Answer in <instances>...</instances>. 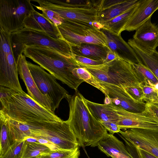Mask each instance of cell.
<instances>
[{
  "instance_id": "41",
  "label": "cell",
  "mask_w": 158,
  "mask_h": 158,
  "mask_svg": "<svg viewBox=\"0 0 158 158\" xmlns=\"http://www.w3.org/2000/svg\"><path fill=\"white\" fill-rule=\"evenodd\" d=\"M157 99H158V96H157Z\"/></svg>"
},
{
  "instance_id": "16",
  "label": "cell",
  "mask_w": 158,
  "mask_h": 158,
  "mask_svg": "<svg viewBox=\"0 0 158 158\" xmlns=\"http://www.w3.org/2000/svg\"><path fill=\"white\" fill-rule=\"evenodd\" d=\"M100 30L106 35L109 49L118 59L131 64L143 63L135 50L124 40L121 34L118 35L104 29Z\"/></svg>"
},
{
  "instance_id": "31",
  "label": "cell",
  "mask_w": 158,
  "mask_h": 158,
  "mask_svg": "<svg viewBox=\"0 0 158 158\" xmlns=\"http://www.w3.org/2000/svg\"><path fill=\"white\" fill-rule=\"evenodd\" d=\"M25 145V140H15L0 158H21Z\"/></svg>"
},
{
  "instance_id": "28",
  "label": "cell",
  "mask_w": 158,
  "mask_h": 158,
  "mask_svg": "<svg viewBox=\"0 0 158 158\" xmlns=\"http://www.w3.org/2000/svg\"><path fill=\"white\" fill-rule=\"evenodd\" d=\"M76 72L78 76L84 81L100 90L105 95L106 94V89L101 81L94 76L85 68H78Z\"/></svg>"
},
{
  "instance_id": "34",
  "label": "cell",
  "mask_w": 158,
  "mask_h": 158,
  "mask_svg": "<svg viewBox=\"0 0 158 158\" xmlns=\"http://www.w3.org/2000/svg\"><path fill=\"white\" fill-rule=\"evenodd\" d=\"M32 4L37 9L41 10L42 15L50 20L56 26H57L64 21V19L55 12L48 9L40 7L38 6Z\"/></svg>"
},
{
  "instance_id": "10",
  "label": "cell",
  "mask_w": 158,
  "mask_h": 158,
  "mask_svg": "<svg viewBox=\"0 0 158 158\" xmlns=\"http://www.w3.org/2000/svg\"><path fill=\"white\" fill-rule=\"evenodd\" d=\"M57 27L63 39L70 46L86 43L101 45L108 48L105 35L94 27L64 20Z\"/></svg>"
},
{
  "instance_id": "2",
  "label": "cell",
  "mask_w": 158,
  "mask_h": 158,
  "mask_svg": "<svg viewBox=\"0 0 158 158\" xmlns=\"http://www.w3.org/2000/svg\"><path fill=\"white\" fill-rule=\"evenodd\" d=\"M23 53L75 91L84 81L76 72L77 68L83 67L74 58L67 57L49 48L40 45L25 46Z\"/></svg>"
},
{
  "instance_id": "25",
  "label": "cell",
  "mask_w": 158,
  "mask_h": 158,
  "mask_svg": "<svg viewBox=\"0 0 158 158\" xmlns=\"http://www.w3.org/2000/svg\"><path fill=\"white\" fill-rule=\"evenodd\" d=\"M141 1L135 6L121 15L109 20L100 23L102 27V28L118 35H120L123 29L137 8Z\"/></svg>"
},
{
  "instance_id": "21",
  "label": "cell",
  "mask_w": 158,
  "mask_h": 158,
  "mask_svg": "<svg viewBox=\"0 0 158 158\" xmlns=\"http://www.w3.org/2000/svg\"><path fill=\"white\" fill-rule=\"evenodd\" d=\"M101 151L112 158H132L123 142L113 135L108 133L98 142Z\"/></svg>"
},
{
  "instance_id": "40",
  "label": "cell",
  "mask_w": 158,
  "mask_h": 158,
  "mask_svg": "<svg viewBox=\"0 0 158 158\" xmlns=\"http://www.w3.org/2000/svg\"><path fill=\"white\" fill-rule=\"evenodd\" d=\"M24 139L28 142H39L38 140L35 138L33 137H28Z\"/></svg>"
},
{
  "instance_id": "39",
  "label": "cell",
  "mask_w": 158,
  "mask_h": 158,
  "mask_svg": "<svg viewBox=\"0 0 158 158\" xmlns=\"http://www.w3.org/2000/svg\"><path fill=\"white\" fill-rule=\"evenodd\" d=\"M118 59L116 55L110 50H109L105 62L106 63L111 61L115 59Z\"/></svg>"
},
{
  "instance_id": "6",
  "label": "cell",
  "mask_w": 158,
  "mask_h": 158,
  "mask_svg": "<svg viewBox=\"0 0 158 158\" xmlns=\"http://www.w3.org/2000/svg\"><path fill=\"white\" fill-rule=\"evenodd\" d=\"M82 65L98 80L121 88L139 86L145 81L131 64L120 59L97 65Z\"/></svg>"
},
{
  "instance_id": "11",
  "label": "cell",
  "mask_w": 158,
  "mask_h": 158,
  "mask_svg": "<svg viewBox=\"0 0 158 158\" xmlns=\"http://www.w3.org/2000/svg\"><path fill=\"white\" fill-rule=\"evenodd\" d=\"M31 75L39 90L52 103V111L55 113L61 101L68 94L57 81L56 78L46 72L40 66L27 61Z\"/></svg>"
},
{
  "instance_id": "38",
  "label": "cell",
  "mask_w": 158,
  "mask_h": 158,
  "mask_svg": "<svg viewBox=\"0 0 158 158\" xmlns=\"http://www.w3.org/2000/svg\"><path fill=\"white\" fill-rule=\"evenodd\" d=\"M146 109L158 119V104L146 103Z\"/></svg>"
},
{
  "instance_id": "26",
  "label": "cell",
  "mask_w": 158,
  "mask_h": 158,
  "mask_svg": "<svg viewBox=\"0 0 158 158\" xmlns=\"http://www.w3.org/2000/svg\"><path fill=\"white\" fill-rule=\"evenodd\" d=\"M0 156H1L15 141L10 133L8 118L1 111H0Z\"/></svg>"
},
{
  "instance_id": "12",
  "label": "cell",
  "mask_w": 158,
  "mask_h": 158,
  "mask_svg": "<svg viewBox=\"0 0 158 158\" xmlns=\"http://www.w3.org/2000/svg\"><path fill=\"white\" fill-rule=\"evenodd\" d=\"M119 133L121 138L158 158V130L133 128Z\"/></svg>"
},
{
  "instance_id": "8",
  "label": "cell",
  "mask_w": 158,
  "mask_h": 158,
  "mask_svg": "<svg viewBox=\"0 0 158 158\" xmlns=\"http://www.w3.org/2000/svg\"><path fill=\"white\" fill-rule=\"evenodd\" d=\"M0 85L22 92L10 34L0 29Z\"/></svg>"
},
{
  "instance_id": "9",
  "label": "cell",
  "mask_w": 158,
  "mask_h": 158,
  "mask_svg": "<svg viewBox=\"0 0 158 158\" xmlns=\"http://www.w3.org/2000/svg\"><path fill=\"white\" fill-rule=\"evenodd\" d=\"M30 0H0V28L10 33L24 27L25 19L35 10Z\"/></svg>"
},
{
  "instance_id": "18",
  "label": "cell",
  "mask_w": 158,
  "mask_h": 158,
  "mask_svg": "<svg viewBox=\"0 0 158 158\" xmlns=\"http://www.w3.org/2000/svg\"><path fill=\"white\" fill-rule=\"evenodd\" d=\"M158 10V0H141L123 31L136 30Z\"/></svg>"
},
{
  "instance_id": "7",
  "label": "cell",
  "mask_w": 158,
  "mask_h": 158,
  "mask_svg": "<svg viewBox=\"0 0 158 158\" xmlns=\"http://www.w3.org/2000/svg\"><path fill=\"white\" fill-rule=\"evenodd\" d=\"M11 43L16 61L23 53L25 46L33 45L48 47L68 57L74 58L70 45L63 40L54 38L46 32L24 27L10 34Z\"/></svg>"
},
{
  "instance_id": "36",
  "label": "cell",
  "mask_w": 158,
  "mask_h": 158,
  "mask_svg": "<svg viewBox=\"0 0 158 158\" xmlns=\"http://www.w3.org/2000/svg\"><path fill=\"white\" fill-rule=\"evenodd\" d=\"M16 92H17L11 89L0 85V101L1 107L3 106L6 102Z\"/></svg>"
},
{
  "instance_id": "37",
  "label": "cell",
  "mask_w": 158,
  "mask_h": 158,
  "mask_svg": "<svg viewBox=\"0 0 158 158\" xmlns=\"http://www.w3.org/2000/svg\"><path fill=\"white\" fill-rule=\"evenodd\" d=\"M74 58L80 64L84 65H97L105 63L103 60H94L76 55H74Z\"/></svg>"
},
{
  "instance_id": "23",
  "label": "cell",
  "mask_w": 158,
  "mask_h": 158,
  "mask_svg": "<svg viewBox=\"0 0 158 158\" xmlns=\"http://www.w3.org/2000/svg\"><path fill=\"white\" fill-rule=\"evenodd\" d=\"M128 43L137 54L143 64L158 79V51L144 47L133 39H129Z\"/></svg>"
},
{
  "instance_id": "13",
  "label": "cell",
  "mask_w": 158,
  "mask_h": 158,
  "mask_svg": "<svg viewBox=\"0 0 158 158\" xmlns=\"http://www.w3.org/2000/svg\"><path fill=\"white\" fill-rule=\"evenodd\" d=\"M112 104L119 115L117 125L120 130L137 128L158 130V119L146 109L143 113H134Z\"/></svg>"
},
{
  "instance_id": "14",
  "label": "cell",
  "mask_w": 158,
  "mask_h": 158,
  "mask_svg": "<svg viewBox=\"0 0 158 158\" xmlns=\"http://www.w3.org/2000/svg\"><path fill=\"white\" fill-rule=\"evenodd\" d=\"M101 81L107 90L104 104H112L132 113H142L144 111L146 107V102H137L123 88Z\"/></svg>"
},
{
  "instance_id": "15",
  "label": "cell",
  "mask_w": 158,
  "mask_h": 158,
  "mask_svg": "<svg viewBox=\"0 0 158 158\" xmlns=\"http://www.w3.org/2000/svg\"><path fill=\"white\" fill-rule=\"evenodd\" d=\"M16 62L18 73L25 84L28 94L39 104L52 111L51 102L38 89L31 73L26 56L23 54L19 55Z\"/></svg>"
},
{
  "instance_id": "29",
  "label": "cell",
  "mask_w": 158,
  "mask_h": 158,
  "mask_svg": "<svg viewBox=\"0 0 158 158\" xmlns=\"http://www.w3.org/2000/svg\"><path fill=\"white\" fill-rule=\"evenodd\" d=\"M79 147L70 150L57 149L41 154V158H80Z\"/></svg>"
},
{
  "instance_id": "1",
  "label": "cell",
  "mask_w": 158,
  "mask_h": 158,
  "mask_svg": "<svg viewBox=\"0 0 158 158\" xmlns=\"http://www.w3.org/2000/svg\"><path fill=\"white\" fill-rule=\"evenodd\" d=\"M10 131L15 141L33 137L46 140L58 149L74 150L79 147L76 136L65 121H28L11 120Z\"/></svg>"
},
{
  "instance_id": "24",
  "label": "cell",
  "mask_w": 158,
  "mask_h": 158,
  "mask_svg": "<svg viewBox=\"0 0 158 158\" xmlns=\"http://www.w3.org/2000/svg\"><path fill=\"white\" fill-rule=\"evenodd\" d=\"M70 46L74 55L94 60H103L104 62L110 50L105 46L95 44H81Z\"/></svg>"
},
{
  "instance_id": "20",
  "label": "cell",
  "mask_w": 158,
  "mask_h": 158,
  "mask_svg": "<svg viewBox=\"0 0 158 158\" xmlns=\"http://www.w3.org/2000/svg\"><path fill=\"white\" fill-rule=\"evenodd\" d=\"M24 27L44 31L54 38L64 40L57 26L35 10L25 19Z\"/></svg>"
},
{
  "instance_id": "5",
  "label": "cell",
  "mask_w": 158,
  "mask_h": 158,
  "mask_svg": "<svg viewBox=\"0 0 158 158\" xmlns=\"http://www.w3.org/2000/svg\"><path fill=\"white\" fill-rule=\"evenodd\" d=\"M0 111L8 118L19 122L63 121L54 113L39 104L23 91L14 94L1 107Z\"/></svg>"
},
{
  "instance_id": "32",
  "label": "cell",
  "mask_w": 158,
  "mask_h": 158,
  "mask_svg": "<svg viewBox=\"0 0 158 158\" xmlns=\"http://www.w3.org/2000/svg\"><path fill=\"white\" fill-rule=\"evenodd\" d=\"M140 86L144 94L143 101L146 103L158 104V89L145 82L142 83Z\"/></svg>"
},
{
  "instance_id": "27",
  "label": "cell",
  "mask_w": 158,
  "mask_h": 158,
  "mask_svg": "<svg viewBox=\"0 0 158 158\" xmlns=\"http://www.w3.org/2000/svg\"><path fill=\"white\" fill-rule=\"evenodd\" d=\"M51 150L49 147L44 144L38 142H28L25 141L21 158H41V154Z\"/></svg>"
},
{
  "instance_id": "3",
  "label": "cell",
  "mask_w": 158,
  "mask_h": 158,
  "mask_svg": "<svg viewBox=\"0 0 158 158\" xmlns=\"http://www.w3.org/2000/svg\"><path fill=\"white\" fill-rule=\"evenodd\" d=\"M67 94L69 116L66 121L78 142L79 147L97 146L99 141L108 133L106 129L91 114L85 105L84 97L78 91Z\"/></svg>"
},
{
  "instance_id": "17",
  "label": "cell",
  "mask_w": 158,
  "mask_h": 158,
  "mask_svg": "<svg viewBox=\"0 0 158 158\" xmlns=\"http://www.w3.org/2000/svg\"><path fill=\"white\" fill-rule=\"evenodd\" d=\"M140 0H98V22L109 20L126 11L138 3Z\"/></svg>"
},
{
  "instance_id": "22",
  "label": "cell",
  "mask_w": 158,
  "mask_h": 158,
  "mask_svg": "<svg viewBox=\"0 0 158 158\" xmlns=\"http://www.w3.org/2000/svg\"><path fill=\"white\" fill-rule=\"evenodd\" d=\"M84 100L90 113L102 125L108 123L117 124L120 119L119 115L112 104H100L84 97Z\"/></svg>"
},
{
  "instance_id": "35",
  "label": "cell",
  "mask_w": 158,
  "mask_h": 158,
  "mask_svg": "<svg viewBox=\"0 0 158 158\" xmlns=\"http://www.w3.org/2000/svg\"><path fill=\"white\" fill-rule=\"evenodd\" d=\"M125 91L135 101L139 102H143L144 94L140 86L130 87L123 88Z\"/></svg>"
},
{
  "instance_id": "33",
  "label": "cell",
  "mask_w": 158,
  "mask_h": 158,
  "mask_svg": "<svg viewBox=\"0 0 158 158\" xmlns=\"http://www.w3.org/2000/svg\"><path fill=\"white\" fill-rule=\"evenodd\" d=\"M125 145L132 158H157L148 152L133 145L123 138Z\"/></svg>"
},
{
  "instance_id": "19",
  "label": "cell",
  "mask_w": 158,
  "mask_h": 158,
  "mask_svg": "<svg viewBox=\"0 0 158 158\" xmlns=\"http://www.w3.org/2000/svg\"><path fill=\"white\" fill-rule=\"evenodd\" d=\"M151 18L136 30L132 39L144 47L156 50L158 46V26L152 22Z\"/></svg>"
},
{
  "instance_id": "30",
  "label": "cell",
  "mask_w": 158,
  "mask_h": 158,
  "mask_svg": "<svg viewBox=\"0 0 158 158\" xmlns=\"http://www.w3.org/2000/svg\"><path fill=\"white\" fill-rule=\"evenodd\" d=\"M135 70L144 80V82L158 89V79L143 63L132 64Z\"/></svg>"
},
{
  "instance_id": "4",
  "label": "cell",
  "mask_w": 158,
  "mask_h": 158,
  "mask_svg": "<svg viewBox=\"0 0 158 158\" xmlns=\"http://www.w3.org/2000/svg\"><path fill=\"white\" fill-rule=\"evenodd\" d=\"M31 1L37 2L40 7L55 12L65 20L94 27V23L98 22V0Z\"/></svg>"
}]
</instances>
